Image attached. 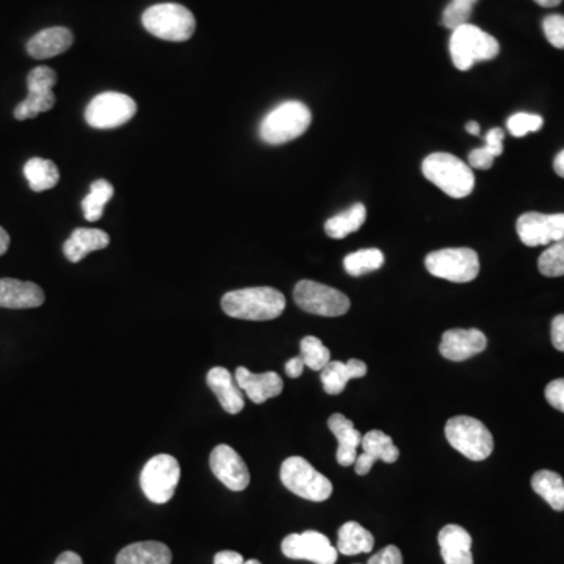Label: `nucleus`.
Instances as JSON below:
<instances>
[{
    "label": "nucleus",
    "instance_id": "obj_5",
    "mask_svg": "<svg viewBox=\"0 0 564 564\" xmlns=\"http://www.w3.org/2000/svg\"><path fill=\"white\" fill-rule=\"evenodd\" d=\"M141 22L154 37L174 43L190 40L196 29L192 11L179 4H159L149 7L141 16Z\"/></svg>",
    "mask_w": 564,
    "mask_h": 564
},
{
    "label": "nucleus",
    "instance_id": "obj_42",
    "mask_svg": "<svg viewBox=\"0 0 564 564\" xmlns=\"http://www.w3.org/2000/svg\"><path fill=\"white\" fill-rule=\"evenodd\" d=\"M242 555L239 552H234V550H221L215 555L214 564H243Z\"/></svg>",
    "mask_w": 564,
    "mask_h": 564
},
{
    "label": "nucleus",
    "instance_id": "obj_12",
    "mask_svg": "<svg viewBox=\"0 0 564 564\" xmlns=\"http://www.w3.org/2000/svg\"><path fill=\"white\" fill-rule=\"evenodd\" d=\"M57 84V73L49 66H37L27 76L29 94L15 109V118L19 121L37 118L40 113L49 112L55 105L52 88Z\"/></svg>",
    "mask_w": 564,
    "mask_h": 564
},
{
    "label": "nucleus",
    "instance_id": "obj_27",
    "mask_svg": "<svg viewBox=\"0 0 564 564\" xmlns=\"http://www.w3.org/2000/svg\"><path fill=\"white\" fill-rule=\"evenodd\" d=\"M366 206L361 203L353 204L344 212H340L336 217L329 218L325 223V232L331 239H345L347 235L359 231L361 226L366 223Z\"/></svg>",
    "mask_w": 564,
    "mask_h": 564
},
{
    "label": "nucleus",
    "instance_id": "obj_24",
    "mask_svg": "<svg viewBox=\"0 0 564 564\" xmlns=\"http://www.w3.org/2000/svg\"><path fill=\"white\" fill-rule=\"evenodd\" d=\"M366 375L367 364L359 359H350L348 362L329 361L328 366L322 370L320 380L326 394L339 395L344 392L348 381L353 378H364Z\"/></svg>",
    "mask_w": 564,
    "mask_h": 564
},
{
    "label": "nucleus",
    "instance_id": "obj_21",
    "mask_svg": "<svg viewBox=\"0 0 564 564\" xmlns=\"http://www.w3.org/2000/svg\"><path fill=\"white\" fill-rule=\"evenodd\" d=\"M207 386L217 395L221 408L228 414H239L245 408L242 389L225 367H214L207 373Z\"/></svg>",
    "mask_w": 564,
    "mask_h": 564
},
{
    "label": "nucleus",
    "instance_id": "obj_1",
    "mask_svg": "<svg viewBox=\"0 0 564 564\" xmlns=\"http://www.w3.org/2000/svg\"><path fill=\"white\" fill-rule=\"evenodd\" d=\"M221 308L232 319L267 322L284 312L286 297L273 287H248L226 293Z\"/></svg>",
    "mask_w": 564,
    "mask_h": 564
},
{
    "label": "nucleus",
    "instance_id": "obj_19",
    "mask_svg": "<svg viewBox=\"0 0 564 564\" xmlns=\"http://www.w3.org/2000/svg\"><path fill=\"white\" fill-rule=\"evenodd\" d=\"M442 560L445 564H474L472 536L461 525H445L438 535Z\"/></svg>",
    "mask_w": 564,
    "mask_h": 564
},
{
    "label": "nucleus",
    "instance_id": "obj_34",
    "mask_svg": "<svg viewBox=\"0 0 564 564\" xmlns=\"http://www.w3.org/2000/svg\"><path fill=\"white\" fill-rule=\"evenodd\" d=\"M301 359H303L304 366L309 367L315 372H322L329 361H331V353L328 348L322 344V340L315 336H306L301 340Z\"/></svg>",
    "mask_w": 564,
    "mask_h": 564
},
{
    "label": "nucleus",
    "instance_id": "obj_41",
    "mask_svg": "<svg viewBox=\"0 0 564 564\" xmlns=\"http://www.w3.org/2000/svg\"><path fill=\"white\" fill-rule=\"evenodd\" d=\"M550 336H552V345H554L558 351L564 353V314L557 315V317L552 320Z\"/></svg>",
    "mask_w": 564,
    "mask_h": 564
},
{
    "label": "nucleus",
    "instance_id": "obj_31",
    "mask_svg": "<svg viewBox=\"0 0 564 564\" xmlns=\"http://www.w3.org/2000/svg\"><path fill=\"white\" fill-rule=\"evenodd\" d=\"M503 138L505 132L500 127H494L486 134V145L474 149L469 154V167L475 170H489L494 160L503 154Z\"/></svg>",
    "mask_w": 564,
    "mask_h": 564
},
{
    "label": "nucleus",
    "instance_id": "obj_23",
    "mask_svg": "<svg viewBox=\"0 0 564 564\" xmlns=\"http://www.w3.org/2000/svg\"><path fill=\"white\" fill-rule=\"evenodd\" d=\"M109 243L110 237L107 232L101 229L79 228L66 240L63 254L69 262L77 264L93 251L104 250Z\"/></svg>",
    "mask_w": 564,
    "mask_h": 564
},
{
    "label": "nucleus",
    "instance_id": "obj_33",
    "mask_svg": "<svg viewBox=\"0 0 564 564\" xmlns=\"http://www.w3.org/2000/svg\"><path fill=\"white\" fill-rule=\"evenodd\" d=\"M384 264V254L376 248L359 250L348 254L344 259L345 272L351 276H362L380 270Z\"/></svg>",
    "mask_w": 564,
    "mask_h": 564
},
{
    "label": "nucleus",
    "instance_id": "obj_25",
    "mask_svg": "<svg viewBox=\"0 0 564 564\" xmlns=\"http://www.w3.org/2000/svg\"><path fill=\"white\" fill-rule=\"evenodd\" d=\"M173 555L168 546L159 541H141L124 547L116 564H171Z\"/></svg>",
    "mask_w": 564,
    "mask_h": 564
},
{
    "label": "nucleus",
    "instance_id": "obj_22",
    "mask_svg": "<svg viewBox=\"0 0 564 564\" xmlns=\"http://www.w3.org/2000/svg\"><path fill=\"white\" fill-rule=\"evenodd\" d=\"M74 35L71 30L66 27H51V29L41 30L35 37L30 38L27 43V52L30 57L37 60H46V58L57 57L68 51L73 46Z\"/></svg>",
    "mask_w": 564,
    "mask_h": 564
},
{
    "label": "nucleus",
    "instance_id": "obj_39",
    "mask_svg": "<svg viewBox=\"0 0 564 564\" xmlns=\"http://www.w3.org/2000/svg\"><path fill=\"white\" fill-rule=\"evenodd\" d=\"M546 400L552 408L564 413V378L554 380L547 384Z\"/></svg>",
    "mask_w": 564,
    "mask_h": 564
},
{
    "label": "nucleus",
    "instance_id": "obj_20",
    "mask_svg": "<svg viewBox=\"0 0 564 564\" xmlns=\"http://www.w3.org/2000/svg\"><path fill=\"white\" fill-rule=\"evenodd\" d=\"M328 428L336 436L339 447H337L336 460L340 466H355L358 458V447L362 442V434L355 428V423L348 420L344 414L336 413L329 417Z\"/></svg>",
    "mask_w": 564,
    "mask_h": 564
},
{
    "label": "nucleus",
    "instance_id": "obj_10",
    "mask_svg": "<svg viewBox=\"0 0 564 564\" xmlns=\"http://www.w3.org/2000/svg\"><path fill=\"white\" fill-rule=\"evenodd\" d=\"M293 300L304 312L322 317H340L347 314L351 306L345 293L309 279L298 282L293 290Z\"/></svg>",
    "mask_w": 564,
    "mask_h": 564
},
{
    "label": "nucleus",
    "instance_id": "obj_8",
    "mask_svg": "<svg viewBox=\"0 0 564 564\" xmlns=\"http://www.w3.org/2000/svg\"><path fill=\"white\" fill-rule=\"evenodd\" d=\"M181 478V466L174 456L162 453L145 464L140 475L141 491L152 503L163 505L173 499Z\"/></svg>",
    "mask_w": 564,
    "mask_h": 564
},
{
    "label": "nucleus",
    "instance_id": "obj_32",
    "mask_svg": "<svg viewBox=\"0 0 564 564\" xmlns=\"http://www.w3.org/2000/svg\"><path fill=\"white\" fill-rule=\"evenodd\" d=\"M113 193H115V190H113V185L109 181H105V179L94 181L91 184L90 193L82 201L85 220L91 221V223L101 220L102 215H104L105 204L112 199Z\"/></svg>",
    "mask_w": 564,
    "mask_h": 564
},
{
    "label": "nucleus",
    "instance_id": "obj_30",
    "mask_svg": "<svg viewBox=\"0 0 564 564\" xmlns=\"http://www.w3.org/2000/svg\"><path fill=\"white\" fill-rule=\"evenodd\" d=\"M362 453L370 458L373 463L384 461V463H395L400 456V450L395 447L391 436L380 430H372L362 436Z\"/></svg>",
    "mask_w": 564,
    "mask_h": 564
},
{
    "label": "nucleus",
    "instance_id": "obj_36",
    "mask_svg": "<svg viewBox=\"0 0 564 564\" xmlns=\"http://www.w3.org/2000/svg\"><path fill=\"white\" fill-rule=\"evenodd\" d=\"M478 0H452L445 7L444 15H442V24L449 30L458 29V27L469 24L470 16L474 11Z\"/></svg>",
    "mask_w": 564,
    "mask_h": 564
},
{
    "label": "nucleus",
    "instance_id": "obj_9",
    "mask_svg": "<svg viewBox=\"0 0 564 564\" xmlns=\"http://www.w3.org/2000/svg\"><path fill=\"white\" fill-rule=\"evenodd\" d=\"M425 267L436 278L464 284L477 278L480 259L470 248H444L428 254L425 257Z\"/></svg>",
    "mask_w": 564,
    "mask_h": 564
},
{
    "label": "nucleus",
    "instance_id": "obj_40",
    "mask_svg": "<svg viewBox=\"0 0 564 564\" xmlns=\"http://www.w3.org/2000/svg\"><path fill=\"white\" fill-rule=\"evenodd\" d=\"M367 564H403V555L397 546H387L372 555Z\"/></svg>",
    "mask_w": 564,
    "mask_h": 564
},
{
    "label": "nucleus",
    "instance_id": "obj_14",
    "mask_svg": "<svg viewBox=\"0 0 564 564\" xmlns=\"http://www.w3.org/2000/svg\"><path fill=\"white\" fill-rule=\"evenodd\" d=\"M516 231L521 242L532 248L560 242L564 239V214L527 212L517 220Z\"/></svg>",
    "mask_w": 564,
    "mask_h": 564
},
{
    "label": "nucleus",
    "instance_id": "obj_6",
    "mask_svg": "<svg viewBox=\"0 0 564 564\" xmlns=\"http://www.w3.org/2000/svg\"><path fill=\"white\" fill-rule=\"evenodd\" d=\"M445 438L470 461H485L494 450L491 431L475 417H452L445 425Z\"/></svg>",
    "mask_w": 564,
    "mask_h": 564
},
{
    "label": "nucleus",
    "instance_id": "obj_18",
    "mask_svg": "<svg viewBox=\"0 0 564 564\" xmlns=\"http://www.w3.org/2000/svg\"><path fill=\"white\" fill-rule=\"evenodd\" d=\"M44 303V292L35 282L0 279V308L33 309Z\"/></svg>",
    "mask_w": 564,
    "mask_h": 564
},
{
    "label": "nucleus",
    "instance_id": "obj_4",
    "mask_svg": "<svg viewBox=\"0 0 564 564\" xmlns=\"http://www.w3.org/2000/svg\"><path fill=\"white\" fill-rule=\"evenodd\" d=\"M499 52V41L474 24H464L452 30L450 55L453 65L460 71H469L478 62L494 60Z\"/></svg>",
    "mask_w": 564,
    "mask_h": 564
},
{
    "label": "nucleus",
    "instance_id": "obj_16",
    "mask_svg": "<svg viewBox=\"0 0 564 564\" xmlns=\"http://www.w3.org/2000/svg\"><path fill=\"white\" fill-rule=\"evenodd\" d=\"M488 339L480 329H449L442 334L441 355L453 362H463L486 350Z\"/></svg>",
    "mask_w": 564,
    "mask_h": 564
},
{
    "label": "nucleus",
    "instance_id": "obj_45",
    "mask_svg": "<svg viewBox=\"0 0 564 564\" xmlns=\"http://www.w3.org/2000/svg\"><path fill=\"white\" fill-rule=\"evenodd\" d=\"M8 246H10V235L0 226V256H4L7 253Z\"/></svg>",
    "mask_w": 564,
    "mask_h": 564
},
{
    "label": "nucleus",
    "instance_id": "obj_15",
    "mask_svg": "<svg viewBox=\"0 0 564 564\" xmlns=\"http://www.w3.org/2000/svg\"><path fill=\"white\" fill-rule=\"evenodd\" d=\"M210 469L215 477L231 491H245L250 485V470L246 467L242 456L229 445H217L210 453Z\"/></svg>",
    "mask_w": 564,
    "mask_h": 564
},
{
    "label": "nucleus",
    "instance_id": "obj_29",
    "mask_svg": "<svg viewBox=\"0 0 564 564\" xmlns=\"http://www.w3.org/2000/svg\"><path fill=\"white\" fill-rule=\"evenodd\" d=\"M24 176L33 192L51 190L60 181V171L57 165L52 160L40 159V157L30 159L24 165Z\"/></svg>",
    "mask_w": 564,
    "mask_h": 564
},
{
    "label": "nucleus",
    "instance_id": "obj_3",
    "mask_svg": "<svg viewBox=\"0 0 564 564\" xmlns=\"http://www.w3.org/2000/svg\"><path fill=\"white\" fill-rule=\"evenodd\" d=\"M311 121V110L303 102H282L262 120L259 135L267 145H284L308 131Z\"/></svg>",
    "mask_w": 564,
    "mask_h": 564
},
{
    "label": "nucleus",
    "instance_id": "obj_49",
    "mask_svg": "<svg viewBox=\"0 0 564 564\" xmlns=\"http://www.w3.org/2000/svg\"><path fill=\"white\" fill-rule=\"evenodd\" d=\"M243 564H262L261 561H257V560H250V561H245V563Z\"/></svg>",
    "mask_w": 564,
    "mask_h": 564
},
{
    "label": "nucleus",
    "instance_id": "obj_43",
    "mask_svg": "<svg viewBox=\"0 0 564 564\" xmlns=\"http://www.w3.org/2000/svg\"><path fill=\"white\" fill-rule=\"evenodd\" d=\"M304 362L301 359V356H297V358H292L290 361H287L286 364V373L290 376V378H298L301 376L304 370Z\"/></svg>",
    "mask_w": 564,
    "mask_h": 564
},
{
    "label": "nucleus",
    "instance_id": "obj_2",
    "mask_svg": "<svg viewBox=\"0 0 564 564\" xmlns=\"http://www.w3.org/2000/svg\"><path fill=\"white\" fill-rule=\"evenodd\" d=\"M422 173L431 184L441 188L452 198H466L474 192L475 176L472 168L447 152H434L423 160Z\"/></svg>",
    "mask_w": 564,
    "mask_h": 564
},
{
    "label": "nucleus",
    "instance_id": "obj_17",
    "mask_svg": "<svg viewBox=\"0 0 564 564\" xmlns=\"http://www.w3.org/2000/svg\"><path fill=\"white\" fill-rule=\"evenodd\" d=\"M235 381L240 389L256 405L267 402L268 398L278 397L284 389V381L275 372L253 373L246 367H239L235 372Z\"/></svg>",
    "mask_w": 564,
    "mask_h": 564
},
{
    "label": "nucleus",
    "instance_id": "obj_28",
    "mask_svg": "<svg viewBox=\"0 0 564 564\" xmlns=\"http://www.w3.org/2000/svg\"><path fill=\"white\" fill-rule=\"evenodd\" d=\"M532 488L552 510L564 511V480L557 472L539 470L532 477Z\"/></svg>",
    "mask_w": 564,
    "mask_h": 564
},
{
    "label": "nucleus",
    "instance_id": "obj_46",
    "mask_svg": "<svg viewBox=\"0 0 564 564\" xmlns=\"http://www.w3.org/2000/svg\"><path fill=\"white\" fill-rule=\"evenodd\" d=\"M554 170L560 178H564V149L558 152L557 157H555Z\"/></svg>",
    "mask_w": 564,
    "mask_h": 564
},
{
    "label": "nucleus",
    "instance_id": "obj_11",
    "mask_svg": "<svg viewBox=\"0 0 564 564\" xmlns=\"http://www.w3.org/2000/svg\"><path fill=\"white\" fill-rule=\"evenodd\" d=\"M137 113V102L123 93L98 94L85 109V121L94 129H115L129 123Z\"/></svg>",
    "mask_w": 564,
    "mask_h": 564
},
{
    "label": "nucleus",
    "instance_id": "obj_48",
    "mask_svg": "<svg viewBox=\"0 0 564 564\" xmlns=\"http://www.w3.org/2000/svg\"><path fill=\"white\" fill-rule=\"evenodd\" d=\"M466 131L469 132V134L478 135L480 134V126H478V123H475V121H470V123L466 124Z\"/></svg>",
    "mask_w": 564,
    "mask_h": 564
},
{
    "label": "nucleus",
    "instance_id": "obj_35",
    "mask_svg": "<svg viewBox=\"0 0 564 564\" xmlns=\"http://www.w3.org/2000/svg\"><path fill=\"white\" fill-rule=\"evenodd\" d=\"M538 270L547 278H560L564 276V239L544 251L538 259Z\"/></svg>",
    "mask_w": 564,
    "mask_h": 564
},
{
    "label": "nucleus",
    "instance_id": "obj_13",
    "mask_svg": "<svg viewBox=\"0 0 564 564\" xmlns=\"http://www.w3.org/2000/svg\"><path fill=\"white\" fill-rule=\"evenodd\" d=\"M282 554L290 560H306L315 564H336L339 552L322 533H292L281 544Z\"/></svg>",
    "mask_w": 564,
    "mask_h": 564
},
{
    "label": "nucleus",
    "instance_id": "obj_37",
    "mask_svg": "<svg viewBox=\"0 0 564 564\" xmlns=\"http://www.w3.org/2000/svg\"><path fill=\"white\" fill-rule=\"evenodd\" d=\"M543 124V116L521 112L508 118L507 127L513 137L521 138L532 132L541 131Z\"/></svg>",
    "mask_w": 564,
    "mask_h": 564
},
{
    "label": "nucleus",
    "instance_id": "obj_26",
    "mask_svg": "<svg viewBox=\"0 0 564 564\" xmlns=\"http://www.w3.org/2000/svg\"><path fill=\"white\" fill-rule=\"evenodd\" d=\"M375 546L372 533L358 522H345L337 533V552L347 557L369 554Z\"/></svg>",
    "mask_w": 564,
    "mask_h": 564
},
{
    "label": "nucleus",
    "instance_id": "obj_47",
    "mask_svg": "<svg viewBox=\"0 0 564 564\" xmlns=\"http://www.w3.org/2000/svg\"><path fill=\"white\" fill-rule=\"evenodd\" d=\"M536 4L541 5L544 8H552L560 5L563 0H535Z\"/></svg>",
    "mask_w": 564,
    "mask_h": 564
},
{
    "label": "nucleus",
    "instance_id": "obj_44",
    "mask_svg": "<svg viewBox=\"0 0 564 564\" xmlns=\"http://www.w3.org/2000/svg\"><path fill=\"white\" fill-rule=\"evenodd\" d=\"M55 564H84V560L77 555L76 552H63L60 557L57 558Z\"/></svg>",
    "mask_w": 564,
    "mask_h": 564
},
{
    "label": "nucleus",
    "instance_id": "obj_7",
    "mask_svg": "<svg viewBox=\"0 0 564 564\" xmlns=\"http://www.w3.org/2000/svg\"><path fill=\"white\" fill-rule=\"evenodd\" d=\"M282 485L301 499L325 502L333 494V483L301 456H290L281 466Z\"/></svg>",
    "mask_w": 564,
    "mask_h": 564
},
{
    "label": "nucleus",
    "instance_id": "obj_38",
    "mask_svg": "<svg viewBox=\"0 0 564 564\" xmlns=\"http://www.w3.org/2000/svg\"><path fill=\"white\" fill-rule=\"evenodd\" d=\"M547 41L557 49H564V16L550 15L543 21Z\"/></svg>",
    "mask_w": 564,
    "mask_h": 564
}]
</instances>
